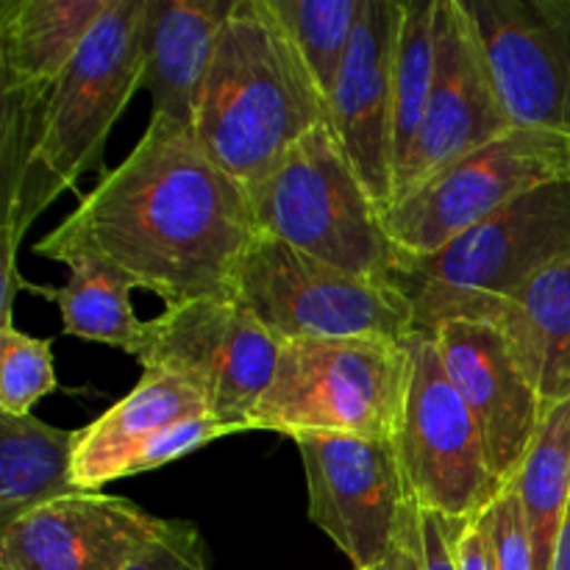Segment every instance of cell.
Wrapping results in <instances>:
<instances>
[{
	"instance_id": "5b68a950",
	"label": "cell",
	"mask_w": 570,
	"mask_h": 570,
	"mask_svg": "<svg viewBox=\"0 0 570 570\" xmlns=\"http://www.w3.org/2000/svg\"><path fill=\"white\" fill-rule=\"evenodd\" d=\"M570 259V181L546 184L451 239L438 254L410 259L399 289L415 332L449 321H479L557 262Z\"/></svg>"
},
{
	"instance_id": "5bb4252c",
	"label": "cell",
	"mask_w": 570,
	"mask_h": 570,
	"mask_svg": "<svg viewBox=\"0 0 570 570\" xmlns=\"http://www.w3.org/2000/svg\"><path fill=\"white\" fill-rule=\"evenodd\" d=\"M399 0H365L348 59L328 95V126L379 206L395 204V50Z\"/></svg>"
},
{
	"instance_id": "ffe728a7",
	"label": "cell",
	"mask_w": 570,
	"mask_h": 570,
	"mask_svg": "<svg viewBox=\"0 0 570 570\" xmlns=\"http://www.w3.org/2000/svg\"><path fill=\"white\" fill-rule=\"evenodd\" d=\"M200 415H209V410L193 387L167 373L145 371L126 399L83 426L72 479L81 490L98 493L104 484L122 479L134 454L161 429Z\"/></svg>"
},
{
	"instance_id": "1f68e13d",
	"label": "cell",
	"mask_w": 570,
	"mask_h": 570,
	"mask_svg": "<svg viewBox=\"0 0 570 570\" xmlns=\"http://www.w3.org/2000/svg\"><path fill=\"white\" fill-rule=\"evenodd\" d=\"M373 570H423V551H421V507L415 499L410 501L404 515V527H401L399 543H395L393 554Z\"/></svg>"
},
{
	"instance_id": "8fae6325",
	"label": "cell",
	"mask_w": 570,
	"mask_h": 570,
	"mask_svg": "<svg viewBox=\"0 0 570 570\" xmlns=\"http://www.w3.org/2000/svg\"><path fill=\"white\" fill-rule=\"evenodd\" d=\"M309 490V521L343 551L354 570L393 554L412 495L395 443L387 438L295 434Z\"/></svg>"
},
{
	"instance_id": "8992f818",
	"label": "cell",
	"mask_w": 570,
	"mask_h": 570,
	"mask_svg": "<svg viewBox=\"0 0 570 570\" xmlns=\"http://www.w3.org/2000/svg\"><path fill=\"white\" fill-rule=\"evenodd\" d=\"M228 298L282 345L312 340L404 343L415 332L412 304L399 287L348 276L267 234H256L239 256Z\"/></svg>"
},
{
	"instance_id": "83f0119b",
	"label": "cell",
	"mask_w": 570,
	"mask_h": 570,
	"mask_svg": "<svg viewBox=\"0 0 570 570\" xmlns=\"http://www.w3.org/2000/svg\"><path fill=\"white\" fill-rule=\"evenodd\" d=\"M488 523L490 543H493L495 568L499 570H538L534 568L532 540H529L527 521H523L521 499L515 488L507 484L493 504L482 512Z\"/></svg>"
},
{
	"instance_id": "3957f363",
	"label": "cell",
	"mask_w": 570,
	"mask_h": 570,
	"mask_svg": "<svg viewBox=\"0 0 570 570\" xmlns=\"http://www.w3.org/2000/svg\"><path fill=\"white\" fill-rule=\"evenodd\" d=\"M142 22L145 0H111L65 76L50 87L14 193L3 200L0 273L17 271L31 223L83 173L100 167L111 126L142 87Z\"/></svg>"
},
{
	"instance_id": "2e32d148",
	"label": "cell",
	"mask_w": 570,
	"mask_h": 570,
	"mask_svg": "<svg viewBox=\"0 0 570 570\" xmlns=\"http://www.w3.org/2000/svg\"><path fill=\"white\" fill-rule=\"evenodd\" d=\"M434 343L456 393L476 417L493 476L507 488L543 426V401L504 334L490 323L449 321L434 332Z\"/></svg>"
},
{
	"instance_id": "52a82bcc",
	"label": "cell",
	"mask_w": 570,
	"mask_h": 570,
	"mask_svg": "<svg viewBox=\"0 0 570 570\" xmlns=\"http://www.w3.org/2000/svg\"><path fill=\"white\" fill-rule=\"evenodd\" d=\"M410 382V351L384 340H312L282 345L276 376L250 429L395 438Z\"/></svg>"
},
{
	"instance_id": "f1b7e54d",
	"label": "cell",
	"mask_w": 570,
	"mask_h": 570,
	"mask_svg": "<svg viewBox=\"0 0 570 570\" xmlns=\"http://www.w3.org/2000/svg\"><path fill=\"white\" fill-rule=\"evenodd\" d=\"M126 570H206L204 538L189 521H167L156 543Z\"/></svg>"
},
{
	"instance_id": "44dd1931",
	"label": "cell",
	"mask_w": 570,
	"mask_h": 570,
	"mask_svg": "<svg viewBox=\"0 0 570 570\" xmlns=\"http://www.w3.org/2000/svg\"><path fill=\"white\" fill-rule=\"evenodd\" d=\"M83 429L0 412V529L45 504L83 493L72 479Z\"/></svg>"
},
{
	"instance_id": "4316f807",
	"label": "cell",
	"mask_w": 570,
	"mask_h": 570,
	"mask_svg": "<svg viewBox=\"0 0 570 570\" xmlns=\"http://www.w3.org/2000/svg\"><path fill=\"white\" fill-rule=\"evenodd\" d=\"M226 434H234L232 426L220 423L212 415L189 417V421L173 423V426L161 429L156 438H150L142 449L134 454V460L128 462L126 471H122V479L137 476V473L156 471V468L167 465V462L181 460L189 451L200 449V445L212 443L217 438H226Z\"/></svg>"
},
{
	"instance_id": "cb8c5ba5",
	"label": "cell",
	"mask_w": 570,
	"mask_h": 570,
	"mask_svg": "<svg viewBox=\"0 0 570 570\" xmlns=\"http://www.w3.org/2000/svg\"><path fill=\"white\" fill-rule=\"evenodd\" d=\"M284 31L293 37L321 92L328 95L348 59L365 0H265Z\"/></svg>"
},
{
	"instance_id": "4dcf8cb0",
	"label": "cell",
	"mask_w": 570,
	"mask_h": 570,
	"mask_svg": "<svg viewBox=\"0 0 570 570\" xmlns=\"http://www.w3.org/2000/svg\"><path fill=\"white\" fill-rule=\"evenodd\" d=\"M454 554H456V570H499L495 568L493 543H490V532H488V523H484V515L473 518V521L456 523Z\"/></svg>"
},
{
	"instance_id": "7a4b0ae2",
	"label": "cell",
	"mask_w": 570,
	"mask_h": 570,
	"mask_svg": "<svg viewBox=\"0 0 570 570\" xmlns=\"http://www.w3.org/2000/svg\"><path fill=\"white\" fill-rule=\"evenodd\" d=\"M328 122V100L265 0H237L195 111V142L243 187Z\"/></svg>"
},
{
	"instance_id": "ac0fdd59",
	"label": "cell",
	"mask_w": 570,
	"mask_h": 570,
	"mask_svg": "<svg viewBox=\"0 0 570 570\" xmlns=\"http://www.w3.org/2000/svg\"><path fill=\"white\" fill-rule=\"evenodd\" d=\"M111 0H3L0 95L45 104Z\"/></svg>"
},
{
	"instance_id": "6da1fadb",
	"label": "cell",
	"mask_w": 570,
	"mask_h": 570,
	"mask_svg": "<svg viewBox=\"0 0 570 570\" xmlns=\"http://www.w3.org/2000/svg\"><path fill=\"white\" fill-rule=\"evenodd\" d=\"M248 193L195 142V134L148 126L137 148L83 195L33 254L65 262L95 254L165 306L228 298L256 237Z\"/></svg>"
},
{
	"instance_id": "4fadbf2b",
	"label": "cell",
	"mask_w": 570,
	"mask_h": 570,
	"mask_svg": "<svg viewBox=\"0 0 570 570\" xmlns=\"http://www.w3.org/2000/svg\"><path fill=\"white\" fill-rule=\"evenodd\" d=\"M515 128L499 98L482 42L462 0L434 6V78L395 200L426 178Z\"/></svg>"
},
{
	"instance_id": "7c38bea8",
	"label": "cell",
	"mask_w": 570,
	"mask_h": 570,
	"mask_svg": "<svg viewBox=\"0 0 570 570\" xmlns=\"http://www.w3.org/2000/svg\"><path fill=\"white\" fill-rule=\"evenodd\" d=\"M515 128L570 137V0H462Z\"/></svg>"
},
{
	"instance_id": "9a60e30c",
	"label": "cell",
	"mask_w": 570,
	"mask_h": 570,
	"mask_svg": "<svg viewBox=\"0 0 570 570\" xmlns=\"http://www.w3.org/2000/svg\"><path fill=\"white\" fill-rule=\"evenodd\" d=\"M165 527L134 501L83 490L0 529V570H126Z\"/></svg>"
},
{
	"instance_id": "30bf717a",
	"label": "cell",
	"mask_w": 570,
	"mask_h": 570,
	"mask_svg": "<svg viewBox=\"0 0 570 570\" xmlns=\"http://www.w3.org/2000/svg\"><path fill=\"white\" fill-rule=\"evenodd\" d=\"M282 343L232 298L167 306L145 323L137 362L178 379L204 399L212 417L248 432L256 404L276 376Z\"/></svg>"
},
{
	"instance_id": "9c48e42d",
	"label": "cell",
	"mask_w": 570,
	"mask_h": 570,
	"mask_svg": "<svg viewBox=\"0 0 570 570\" xmlns=\"http://www.w3.org/2000/svg\"><path fill=\"white\" fill-rule=\"evenodd\" d=\"M410 382L395 451L415 504L449 521H473L501 493L479 423L445 373L434 334L412 332Z\"/></svg>"
},
{
	"instance_id": "484cf974",
	"label": "cell",
	"mask_w": 570,
	"mask_h": 570,
	"mask_svg": "<svg viewBox=\"0 0 570 570\" xmlns=\"http://www.w3.org/2000/svg\"><path fill=\"white\" fill-rule=\"evenodd\" d=\"M59 387L53 371L50 340L31 337L14 328L0 326V412L31 415L33 406Z\"/></svg>"
},
{
	"instance_id": "d4e9b609",
	"label": "cell",
	"mask_w": 570,
	"mask_h": 570,
	"mask_svg": "<svg viewBox=\"0 0 570 570\" xmlns=\"http://www.w3.org/2000/svg\"><path fill=\"white\" fill-rule=\"evenodd\" d=\"M434 6L404 0V22L395 50V184L412 154L434 78Z\"/></svg>"
},
{
	"instance_id": "603a6c76",
	"label": "cell",
	"mask_w": 570,
	"mask_h": 570,
	"mask_svg": "<svg viewBox=\"0 0 570 570\" xmlns=\"http://www.w3.org/2000/svg\"><path fill=\"white\" fill-rule=\"evenodd\" d=\"M512 488L521 499L534 568L551 570L570 499V399L546 412Z\"/></svg>"
},
{
	"instance_id": "f546056e",
	"label": "cell",
	"mask_w": 570,
	"mask_h": 570,
	"mask_svg": "<svg viewBox=\"0 0 570 570\" xmlns=\"http://www.w3.org/2000/svg\"><path fill=\"white\" fill-rule=\"evenodd\" d=\"M456 521L421 510V551L423 570H456L454 554Z\"/></svg>"
},
{
	"instance_id": "7402d4cb",
	"label": "cell",
	"mask_w": 570,
	"mask_h": 570,
	"mask_svg": "<svg viewBox=\"0 0 570 570\" xmlns=\"http://www.w3.org/2000/svg\"><path fill=\"white\" fill-rule=\"evenodd\" d=\"M65 265L70 267L65 287H42L39 293L59 306L61 332L137 356L145 340V323L131 306L137 284L95 254L67 256Z\"/></svg>"
},
{
	"instance_id": "d6a6232c",
	"label": "cell",
	"mask_w": 570,
	"mask_h": 570,
	"mask_svg": "<svg viewBox=\"0 0 570 570\" xmlns=\"http://www.w3.org/2000/svg\"><path fill=\"white\" fill-rule=\"evenodd\" d=\"M551 570H570V499L566 518H562L560 540H557V554H554V568Z\"/></svg>"
},
{
	"instance_id": "277c9868",
	"label": "cell",
	"mask_w": 570,
	"mask_h": 570,
	"mask_svg": "<svg viewBox=\"0 0 570 570\" xmlns=\"http://www.w3.org/2000/svg\"><path fill=\"white\" fill-rule=\"evenodd\" d=\"M245 193L259 234L348 276L399 287L410 256L390 237L382 206L360 181L328 122Z\"/></svg>"
},
{
	"instance_id": "d6986e66",
	"label": "cell",
	"mask_w": 570,
	"mask_h": 570,
	"mask_svg": "<svg viewBox=\"0 0 570 570\" xmlns=\"http://www.w3.org/2000/svg\"><path fill=\"white\" fill-rule=\"evenodd\" d=\"M479 323L499 328L546 412L570 399V259L546 267Z\"/></svg>"
},
{
	"instance_id": "ba28073f",
	"label": "cell",
	"mask_w": 570,
	"mask_h": 570,
	"mask_svg": "<svg viewBox=\"0 0 570 570\" xmlns=\"http://www.w3.org/2000/svg\"><path fill=\"white\" fill-rule=\"evenodd\" d=\"M557 181H570L568 134L510 128L395 200L382 212L384 226L410 259H421Z\"/></svg>"
},
{
	"instance_id": "e0dca14e",
	"label": "cell",
	"mask_w": 570,
	"mask_h": 570,
	"mask_svg": "<svg viewBox=\"0 0 570 570\" xmlns=\"http://www.w3.org/2000/svg\"><path fill=\"white\" fill-rule=\"evenodd\" d=\"M237 0H145L142 87L148 126L195 134L200 89Z\"/></svg>"
}]
</instances>
